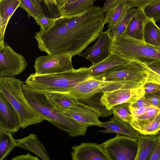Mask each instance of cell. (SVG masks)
Returning <instances> with one entry per match:
<instances>
[{
  "label": "cell",
  "instance_id": "41",
  "mask_svg": "<svg viewBox=\"0 0 160 160\" xmlns=\"http://www.w3.org/2000/svg\"><path fill=\"white\" fill-rule=\"evenodd\" d=\"M148 107H144L136 108H133L130 107L133 118L140 116L145 113L147 110Z\"/></svg>",
  "mask_w": 160,
  "mask_h": 160
},
{
  "label": "cell",
  "instance_id": "46",
  "mask_svg": "<svg viewBox=\"0 0 160 160\" xmlns=\"http://www.w3.org/2000/svg\"><path fill=\"white\" fill-rule=\"evenodd\" d=\"M77 0H67L62 6H66L69 5L76 1Z\"/></svg>",
  "mask_w": 160,
  "mask_h": 160
},
{
  "label": "cell",
  "instance_id": "14",
  "mask_svg": "<svg viewBox=\"0 0 160 160\" xmlns=\"http://www.w3.org/2000/svg\"><path fill=\"white\" fill-rule=\"evenodd\" d=\"M72 149L73 160H110L102 143L82 142Z\"/></svg>",
  "mask_w": 160,
  "mask_h": 160
},
{
  "label": "cell",
  "instance_id": "27",
  "mask_svg": "<svg viewBox=\"0 0 160 160\" xmlns=\"http://www.w3.org/2000/svg\"><path fill=\"white\" fill-rule=\"evenodd\" d=\"M137 9L128 7L123 17L110 31V35L112 40V42L119 35L125 31Z\"/></svg>",
  "mask_w": 160,
  "mask_h": 160
},
{
  "label": "cell",
  "instance_id": "17",
  "mask_svg": "<svg viewBox=\"0 0 160 160\" xmlns=\"http://www.w3.org/2000/svg\"><path fill=\"white\" fill-rule=\"evenodd\" d=\"M17 147L33 153L42 160H50V158L43 144L36 134L30 133L22 138L15 139Z\"/></svg>",
  "mask_w": 160,
  "mask_h": 160
},
{
  "label": "cell",
  "instance_id": "10",
  "mask_svg": "<svg viewBox=\"0 0 160 160\" xmlns=\"http://www.w3.org/2000/svg\"><path fill=\"white\" fill-rule=\"evenodd\" d=\"M91 77L96 79L105 81L144 83L147 77V71L144 67L136 62L123 69Z\"/></svg>",
  "mask_w": 160,
  "mask_h": 160
},
{
  "label": "cell",
  "instance_id": "26",
  "mask_svg": "<svg viewBox=\"0 0 160 160\" xmlns=\"http://www.w3.org/2000/svg\"><path fill=\"white\" fill-rule=\"evenodd\" d=\"M16 147L12 133L0 128V160L8 156Z\"/></svg>",
  "mask_w": 160,
  "mask_h": 160
},
{
  "label": "cell",
  "instance_id": "16",
  "mask_svg": "<svg viewBox=\"0 0 160 160\" xmlns=\"http://www.w3.org/2000/svg\"><path fill=\"white\" fill-rule=\"evenodd\" d=\"M101 127L105 129L98 131L103 133H115L138 139L141 135L130 125L114 115L109 121L102 122Z\"/></svg>",
  "mask_w": 160,
  "mask_h": 160
},
{
  "label": "cell",
  "instance_id": "22",
  "mask_svg": "<svg viewBox=\"0 0 160 160\" xmlns=\"http://www.w3.org/2000/svg\"><path fill=\"white\" fill-rule=\"evenodd\" d=\"M96 0H77L69 5L59 7L60 16L67 17L79 15L93 7Z\"/></svg>",
  "mask_w": 160,
  "mask_h": 160
},
{
  "label": "cell",
  "instance_id": "45",
  "mask_svg": "<svg viewBox=\"0 0 160 160\" xmlns=\"http://www.w3.org/2000/svg\"><path fill=\"white\" fill-rule=\"evenodd\" d=\"M67 0H57L56 1L59 7L62 6Z\"/></svg>",
  "mask_w": 160,
  "mask_h": 160
},
{
  "label": "cell",
  "instance_id": "42",
  "mask_svg": "<svg viewBox=\"0 0 160 160\" xmlns=\"http://www.w3.org/2000/svg\"><path fill=\"white\" fill-rule=\"evenodd\" d=\"M12 160H39L40 159L28 153L25 155L22 154L18 155L12 158Z\"/></svg>",
  "mask_w": 160,
  "mask_h": 160
},
{
  "label": "cell",
  "instance_id": "32",
  "mask_svg": "<svg viewBox=\"0 0 160 160\" xmlns=\"http://www.w3.org/2000/svg\"><path fill=\"white\" fill-rule=\"evenodd\" d=\"M58 18H49L46 17L45 14H43L37 17L34 19L35 22L40 26V31H44L52 27L55 23Z\"/></svg>",
  "mask_w": 160,
  "mask_h": 160
},
{
  "label": "cell",
  "instance_id": "34",
  "mask_svg": "<svg viewBox=\"0 0 160 160\" xmlns=\"http://www.w3.org/2000/svg\"><path fill=\"white\" fill-rule=\"evenodd\" d=\"M158 0H126L128 6L131 8H144Z\"/></svg>",
  "mask_w": 160,
  "mask_h": 160
},
{
  "label": "cell",
  "instance_id": "20",
  "mask_svg": "<svg viewBox=\"0 0 160 160\" xmlns=\"http://www.w3.org/2000/svg\"><path fill=\"white\" fill-rule=\"evenodd\" d=\"M158 139V134H141L138 139V148L135 160H148Z\"/></svg>",
  "mask_w": 160,
  "mask_h": 160
},
{
  "label": "cell",
  "instance_id": "36",
  "mask_svg": "<svg viewBox=\"0 0 160 160\" xmlns=\"http://www.w3.org/2000/svg\"><path fill=\"white\" fill-rule=\"evenodd\" d=\"M136 62L142 66L149 68L160 75V61L156 60L145 62Z\"/></svg>",
  "mask_w": 160,
  "mask_h": 160
},
{
  "label": "cell",
  "instance_id": "3",
  "mask_svg": "<svg viewBox=\"0 0 160 160\" xmlns=\"http://www.w3.org/2000/svg\"><path fill=\"white\" fill-rule=\"evenodd\" d=\"M23 83L14 77H0V92L6 97L17 111L22 129L45 120L27 100L22 90Z\"/></svg>",
  "mask_w": 160,
  "mask_h": 160
},
{
  "label": "cell",
  "instance_id": "5",
  "mask_svg": "<svg viewBox=\"0 0 160 160\" xmlns=\"http://www.w3.org/2000/svg\"><path fill=\"white\" fill-rule=\"evenodd\" d=\"M128 86L125 82L102 81L90 76L74 87L67 94L78 99H85L100 93L125 88Z\"/></svg>",
  "mask_w": 160,
  "mask_h": 160
},
{
  "label": "cell",
  "instance_id": "47",
  "mask_svg": "<svg viewBox=\"0 0 160 160\" xmlns=\"http://www.w3.org/2000/svg\"><path fill=\"white\" fill-rule=\"evenodd\" d=\"M158 140L160 143V130L158 133Z\"/></svg>",
  "mask_w": 160,
  "mask_h": 160
},
{
  "label": "cell",
  "instance_id": "18",
  "mask_svg": "<svg viewBox=\"0 0 160 160\" xmlns=\"http://www.w3.org/2000/svg\"><path fill=\"white\" fill-rule=\"evenodd\" d=\"M18 0H0V43H4L5 31L8 22L19 7Z\"/></svg>",
  "mask_w": 160,
  "mask_h": 160
},
{
  "label": "cell",
  "instance_id": "44",
  "mask_svg": "<svg viewBox=\"0 0 160 160\" xmlns=\"http://www.w3.org/2000/svg\"><path fill=\"white\" fill-rule=\"evenodd\" d=\"M36 4L39 8L43 12H44V8L42 5V0H32Z\"/></svg>",
  "mask_w": 160,
  "mask_h": 160
},
{
  "label": "cell",
  "instance_id": "28",
  "mask_svg": "<svg viewBox=\"0 0 160 160\" xmlns=\"http://www.w3.org/2000/svg\"><path fill=\"white\" fill-rule=\"evenodd\" d=\"M130 104L126 102L118 104L114 106L111 109L114 115L130 125L133 121L130 108Z\"/></svg>",
  "mask_w": 160,
  "mask_h": 160
},
{
  "label": "cell",
  "instance_id": "29",
  "mask_svg": "<svg viewBox=\"0 0 160 160\" xmlns=\"http://www.w3.org/2000/svg\"><path fill=\"white\" fill-rule=\"evenodd\" d=\"M20 2L19 7L26 11L28 17L34 19L42 15L45 14L32 0H18Z\"/></svg>",
  "mask_w": 160,
  "mask_h": 160
},
{
  "label": "cell",
  "instance_id": "30",
  "mask_svg": "<svg viewBox=\"0 0 160 160\" xmlns=\"http://www.w3.org/2000/svg\"><path fill=\"white\" fill-rule=\"evenodd\" d=\"M144 12L148 19L156 23L160 22V0L143 8Z\"/></svg>",
  "mask_w": 160,
  "mask_h": 160
},
{
  "label": "cell",
  "instance_id": "25",
  "mask_svg": "<svg viewBox=\"0 0 160 160\" xmlns=\"http://www.w3.org/2000/svg\"><path fill=\"white\" fill-rule=\"evenodd\" d=\"M130 125L141 134H156L160 130V112L153 119L147 122L132 121Z\"/></svg>",
  "mask_w": 160,
  "mask_h": 160
},
{
  "label": "cell",
  "instance_id": "31",
  "mask_svg": "<svg viewBox=\"0 0 160 160\" xmlns=\"http://www.w3.org/2000/svg\"><path fill=\"white\" fill-rule=\"evenodd\" d=\"M160 112V109L151 105L148 107L147 111L142 115L133 118V121L144 122L152 120Z\"/></svg>",
  "mask_w": 160,
  "mask_h": 160
},
{
  "label": "cell",
  "instance_id": "43",
  "mask_svg": "<svg viewBox=\"0 0 160 160\" xmlns=\"http://www.w3.org/2000/svg\"><path fill=\"white\" fill-rule=\"evenodd\" d=\"M120 0H107L102 9L104 12L115 6Z\"/></svg>",
  "mask_w": 160,
  "mask_h": 160
},
{
  "label": "cell",
  "instance_id": "15",
  "mask_svg": "<svg viewBox=\"0 0 160 160\" xmlns=\"http://www.w3.org/2000/svg\"><path fill=\"white\" fill-rule=\"evenodd\" d=\"M0 128L12 134L16 132L21 128L17 111L9 101L1 92Z\"/></svg>",
  "mask_w": 160,
  "mask_h": 160
},
{
  "label": "cell",
  "instance_id": "23",
  "mask_svg": "<svg viewBox=\"0 0 160 160\" xmlns=\"http://www.w3.org/2000/svg\"><path fill=\"white\" fill-rule=\"evenodd\" d=\"M46 93L54 105L63 112L81 102L79 100L67 93L59 92Z\"/></svg>",
  "mask_w": 160,
  "mask_h": 160
},
{
  "label": "cell",
  "instance_id": "12",
  "mask_svg": "<svg viewBox=\"0 0 160 160\" xmlns=\"http://www.w3.org/2000/svg\"><path fill=\"white\" fill-rule=\"evenodd\" d=\"M108 29L102 31L96 42L80 55L89 60L92 65L103 60L112 53V40Z\"/></svg>",
  "mask_w": 160,
  "mask_h": 160
},
{
  "label": "cell",
  "instance_id": "24",
  "mask_svg": "<svg viewBox=\"0 0 160 160\" xmlns=\"http://www.w3.org/2000/svg\"><path fill=\"white\" fill-rule=\"evenodd\" d=\"M143 40L151 45L160 47V28L152 19H148L144 24Z\"/></svg>",
  "mask_w": 160,
  "mask_h": 160
},
{
  "label": "cell",
  "instance_id": "40",
  "mask_svg": "<svg viewBox=\"0 0 160 160\" xmlns=\"http://www.w3.org/2000/svg\"><path fill=\"white\" fill-rule=\"evenodd\" d=\"M149 160H160V143L158 139Z\"/></svg>",
  "mask_w": 160,
  "mask_h": 160
},
{
  "label": "cell",
  "instance_id": "48",
  "mask_svg": "<svg viewBox=\"0 0 160 160\" xmlns=\"http://www.w3.org/2000/svg\"><path fill=\"white\" fill-rule=\"evenodd\" d=\"M159 93L160 96V89H159V91H158Z\"/></svg>",
  "mask_w": 160,
  "mask_h": 160
},
{
  "label": "cell",
  "instance_id": "11",
  "mask_svg": "<svg viewBox=\"0 0 160 160\" xmlns=\"http://www.w3.org/2000/svg\"><path fill=\"white\" fill-rule=\"evenodd\" d=\"M63 112L86 128L92 126L101 127L99 118L104 115L98 108L81 102Z\"/></svg>",
  "mask_w": 160,
  "mask_h": 160
},
{
  "label": "cell",
  "instance_id": "9",
  "mask_svg": "<svg viewBox=\"0 0 160 160\" xmlns=\"http://www.w3.org/2000/svg\"><path fill=\"white\" fill-rule=\"evenodd\" d=\"M145 94L142 85L134 88H121L104 92L100 100L102 105L107 109L111 110L117 105L126 102L132 103Z\"/></svg>",
  "mask_w": 160,
  "mask_h": 160
},
{
  "label": "cell",
  "instance_id": "8",
  "mask_svg": "<svg viewBox=\"0 0 160 160\" xmlns=\"http://www.w3.org/2000/svg\"><path fill=\"white\" fill-rule=\"evenodd\" d=\"M28 64L22 55L7 44L0 43V77H13L25 70Z\"/></svg>",
  "mask_w": 160,
  "mask_h": 160
},
{
  "label": "cell",
  "instance_id": "19",
  "mask_svg": "<svg viewBox=\"0 0 160 160\" xmlns=\"http://www.w3.org/2000/svg\"><path fill=\"white\" fill-rule=\"evenodd\" d=\"M148 18L143 8H138L124 33L132 38L143 40V28Z\"/></svg>",
  "mask_w": 160,
  "mask_h": 160
},
{
  "label": "cell",
  "instance_id": "49",
  "mask_svg": "<svg viewBox=\"0 0 160 160\" xmlns=\"http://www.w3.org/2000/svg\"><path fill=\"white\" fill-rule=\"evenodd\" d=\"M57 0H55V1H56V2L57 1Z\"/></svg>",
  "mask_w": 160,
  "mask_h": 160
},
{
  "label": "cell",
  "instance_id": "38",
  "mask_svg": "<svg viewBox=\"0 0 160 160\" xmlns=\"http://www.w3.org/2000/svg\"><path fill=\"white\" fill-rule=\"evenodd\" d=\"M145 93H155L160 89V85L150 82H145L143 85Z\"/></svg>",
  "mask_w": 160,
  "mask_h": 160
},
{
  "label": "cell",
  "instance_id": "1",
  "mask_svg": "<svg viewBox=\"0 0 160 160\" xmlns=\"http://www.w3.org/2000/svg\"><path fill=\"white\" fill-rule=\"evenodd\" d=\"M22 90L30 105L45 120L67 132L72 137L83 136L87 128L71 118L57 108L51 101L46 93L34 89L23 83Z\"/></svg>",
  "mask_w": 160,
  "mask_h": 160
},
{
  "label": "cell",
  "instance_id": "6",
  "mask_svg": "<svg viewBox=\"0 0 160 160\" xmlns=\"http://www.w3.org/2000/svg\"><path fill=\"white\" fill-rule=\"evenodd\" d=\"M102 144L110 160H135L138 139L116 135Z\"/></svg>",
  "mask_w": 160,
  "mask_h": 160
},
{
  "label": "cell",
  "instance_id": "2",
  "mask_svg": "<svg viewBox=\"0 0 160 160\" xmlns=\"http://www.w3.org/2000/svg\"><path fill=\"white\" fill-rule=\"evenodd\" d=\"M89 67L61 73L45 75L30 74L25 83L32 88L46 93H68L74 87L90 77Z\"/></svg>",
  "mask_w": 160,
  "mask_h": 160
},
{
  "label": "cell",
  "instance_id": "39",
  "mask_svg": "<svg viewBox=\"0 0 160 160\" xmlns=\"http://www.w3.org/2000/svg\"><path fill=\"white\" fill-rule=\"evenodd\" d=\"M151 105L150 103L144 95L135 102L131 103L130 107L133 108H136L144 107H148Z\"/></svg>",
  "mask_w": 160,
  "mask_h": 160
},
{
  "label": "cell",
  "instance_id": "7",
  "mask_svg": "<svg viewBox=\"0 0 160 160\" xmlns=\"http://www.w3.org/2000/svg\"><path fill=\"white\" fill-rule=\"evenodd\" d=\"M72 57L67 54L39 56L35 60V73L38 75L53 74L72 70L74 69Z\"/></svg>",
  "mask_w": 160,
  "mask_h": 160
},
{
  "label": "cell",
  "instance_id": "21",
  "mask_svg": "<svg viewBox=\"0 0 160 160\" xmlns=\"http://www.w3.org/2000/svg\"><path fill=\"white\" fill-rule=\"evenodd\" d=\"M126 0H120L113 7L108 9L104 15L105 24H108V29L112 30L121 20L128 8Z\"/></svg>",
  "mask_w": 160,
  "mask_h": 160
},
{
  "label": "cell",
  "instance_id": "13",
  "mask_svg": "<svg viewBox=\"0 0 160 160\" xmlns=\"http://www.w3.org/2000/svg\"><path fill=\"white\" fill-rule=\"evenodd\" d=\"M136 63L118 53L112 52L103 60L89 67V71L90 76H93L123 69Z\"/></svg>",
  "mask_w": 160,
  "mask_h": 160
},
{
  "label": "cell",
  "instance_id": "35",
  "mask_svg": "<svg viewBox=\"0 0 160 160\" xmlns=\"http://www.w3.org/2000/svg\"><path fill=\"white\" fill-rule=\"evenodd\" d=\"M144 96L151 105L160 109V96L158 91L155 93H145Z\"/></svg>",
  "mask_w": 160,
  "mask_h": 160
},
{
  "label": "cell",
  "instance_id": "33",
  "mask_svg": "<svg viewBox=\"0 0 160 160\" xmlns=\"http://www.w3.org/2000/svg\"><path fill=\"white\" fill-rule=\"evenodd\" d=\"M46 6L48 11L52 18H57L60 16L59 6L55 0H42Z\"/></svg>",
  "mask_w": 160,
  "mask_h": 160
},
{
  "label": "cell",
  "instance_id": "4",
  "mask_svg": "<svg viewBox=\"0 0 160 160\" xmlns=\"http://www.w3.org/2000/svg\"><path fill=\"white\" fill-rule=\"evenodd\" d=\"M111 50L135 62L160 61V47L151 45L143 40L134 38L124 33L119 35L112 42Z\"/></svg>",
  "mask_w": 160,
  "mask_h": 160
},
{
  "label": "cell",
  "instance_id": "37",
  "mask_svg": "<svg viewBox=\"0 0 160 160\" xmlns=\"http://www.w3.org/2000/svg\"><path fill=\"white\" fill-rule=\"evenodd\" d=\"M143 67L147 71V77L145 82H152L160 85V75L149 68Z\"/></svg>",
  "mask_w": 160,
  "mask_h": 160
}]
</instances>
